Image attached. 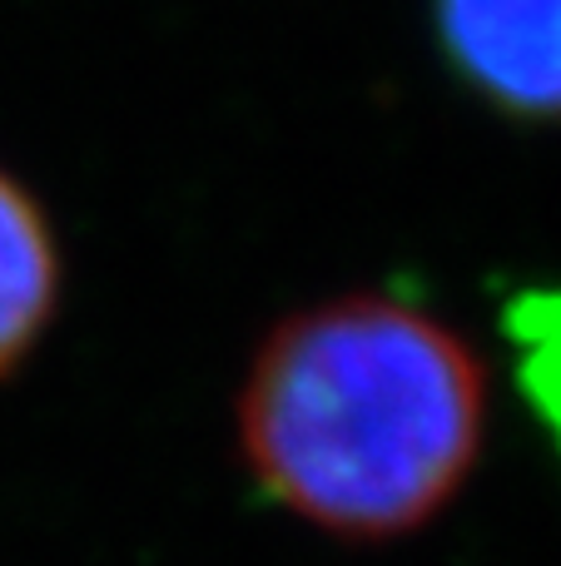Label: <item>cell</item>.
<instances>
[{
  "label": "cell",
  "mask_w": 561,
  "mask_h": 566,
  "mask_svg": "<svg viewBox=\"0 0 561 566\" xmlns=\"http://www.w3.org/2000/svg\"><path fill=\"white\" fill-rule=\"evenodd\" d=\"M239 452L298 522L353 542L417 532L463 492L487 432V373L443 318L348 293L284 318L239 388Z\"/></svg>",
  "instance_id": "cell-1"
},
{
  "label": "cell",
  "mask_w": 561,
  "mask_h": 566,
  "mask_svg": "<svg viewBox=\"0 0 561 566\" xmlns=\"http://www.w3.org/2000/svg\"><path fill=\"white\" fill-rule=\"evenodd\" d=\"M453 75L497 115L561 125V0H433Z\"/></svg>",
  "instance_id": "cell-2"
},
{
  "label": "cell",
  "mask_w": 561,
  "mask_h": 566,
  "mask_svg": "<svg viewBox=\"0 0 561 566\" xmlns=\"http://www.w3.org/2000/svg\"><path fill=\"white\" fill-rule=\"evenodd\" d=\"M60 298V254L40 205L0 175V373H10L45 333Z\"/></svg>",
  "instance_id": "cell-3"
},
{
  "label": "cell",
  "mask_w": 561,
  "mask_h": 566,
  "mask_svg": "<svg viewBox=\"0 0 561 566\" xmlns=\"http://www.w3.org/2000/svg\"><path fill=\"white\" fill-rule=\"evenodd\" d=\"M507 343L522 392L561 448V289H527L507 303Z\"/></svg>",
  "instance_id": "cell-4"
}]
</instances>
